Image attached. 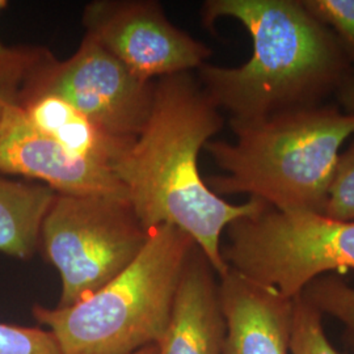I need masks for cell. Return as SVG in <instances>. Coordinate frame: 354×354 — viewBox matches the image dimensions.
Here are the masks:
<instances>
[{
    "label": "cell",
    "mask_w": 354,
    "mask_h": 354,
    "mask_svg": "<svg viewBox=\"0 0 354 354\" xmlns=\"http://www.w3.org/2000/svg\"><path fill=\"white\" fill-rule=\"evenodd\" d=\"M225 125L223 115L192 73L155 80L153 102L140 137L113 165L142 226L180 228L203 251L218 279L228 272L221 238L234 221L266 203L225 201L203 180L198 156Z\"/></svg>",
    "instance_id": "obj_1"
},
{
    "label": "cell",
    "mask_w": 354,
    "mask_h": 354,
    "mask_svg": "<svg viewBox=\"0 0 354 354\" xmlns=\"http://www.w3.org/2000/svg\"><path fill=\"white\" fill-rule=\"evenodd\" d=\"M205 28L235 19L252 38L251 58L238 67L205 64L198 82L230 122L322 105L352 75V62L333 32L302 0H207Z\"/></svg>",
    "instance_id": "obj_2"
},
{
    "label": "cell",
    "mask_w": 354,
    "mask_h": 354,
    "mask_svg": "<svg viewBox=\"0 0 354 354\" xmlns=\"http://www.w3.org/2000/svg\"><path fill=\"white\" fill-rule=\"evenodd\" d=\"M230 127L235 142L205 146L225 172L206 180L216 196L245 193L281 212L323 214L354 113L322 104Z\"/></svg>",
    "instance_id": "obj_3"
},
{
    "label": "cell",
    "mask_w": 354,
    "mask_h": 354,
    "mask_svg": "<svg viewBox=\"0 0 354 354\" xmlns=\"http://www.w3.org/2000/svg\"><path fill=\"white\" fill-rule=\"evenodd\" d=\"M194 245L175 226L152 228L138 257L100 290L64 308L36 304L32 314L62 354H133L156 345Z\"/></svg>",
    "instance_id": "obj_4"
},
{
    "label": "cell",
    "mask_w": 354,
    "mask_h": 354,
    "mask_svg": "<svg viewBox=\"0 0 354 354\" xmlns=\"http://www.w3.org/2000/svg\"><path fill=\"white\" fill-rule=\"evenodd\" d=\"M226 234L228 268L291 299L328 272L354 270V222L266 205L230 223Z\"/></svg>",
    "instance_id": "obj_5"
},
{
    "label": "cell",
    "mask_w": 354,
    "mask_h": 354,
    "mask_svg": "<svg viewBox=\"0 0 354 354\" xmlns=\"http://www.w3.org/2000/svg\"><path fill=\"white\" fill-rule=\"evenodd\" d=\"M149 231L127 198L57 194L39 245L62 279L58 308L79 304L121 274L145 248Z\"/></svg>",
    "instance_id": "obj_6"
},
{
    "label": "cell",
    "mask_w": 354,
    "mask_h": 354,
    "mask_svg": "<svg viewBox=\"0 0 354 354\" xmlns=\"http://www.w3.org/2000/svg\"><path fill=\"white\" fill-rule=\"evenodd\" d=\"M153 91L155 80L134 75L86 35L68 59L58 61L51 53L28 77L19 97L33 93L58 96L109 138L131 147L151 113Z\"/></svg>",
    "instance_id": "obj_7"
},
{
    "label": "cell",
    "mask_w": 354,
    "mask_h": 354,
    "mask_svg": "<svg viewBox=\"0 0 354 354\" xmlns=\"http://www.w3.org/2000/svg\"><path fill=\"white\" fill-rule=\"evenodd\" d=\"M82 21L87 36L146 82L198 70L212 55L205 44L169 21L158 1H91Z\"/></svg>",
    "instance_id": "obj_8"
},
{
    "label": "cell",
    "mask_w": 354,
    "mask_h": 354,
    "mask_svg": "<svg viewBox=\"0 0 354 354\" xmlns=\"http://www.w3.org/2000/svg\"><path fill=\"white\" fill-rule=\"evenodd\" d=\"M0 174L38 180L58 194L127 198L112 169L67 151L10 104L0 124Z\"/></svg>",
    "instance_id": "obj_9"
},
{
    "label": "cell",
    "mask_w": 354,
    "mask_h": 354,
    "mask_svg": "<svg viewBox=\"0 0 354 354\" xmlns=\"http://www.w3.org/2000/svg\"><path fill=\"white\" fill-rule=\"evenodd\" d=\"M226 322L223 354H289L294 299L228 269L218 281Z\"/></svg>",
    "instance_id": "obj_10"
},
{
    "label": "cell",
    "mask_w": 354,
    "mask_h": 354,
    "mask_svg": "<svg viewBox=\"0 0 354 354\" xmlns=\"http://www.w3.org/2000/svg\"><path fill=\"white\" fill-rule=\"evenodd\" d=\"M215 272L194 245L177 286L159 354H223L226 322Z\"/></svg>",
    "instance_id": "obj_11"
},
{
    "label": "cell",
    "mask_w": 354,
    "mask_h": 354,
    "mask_svg": "<svg viewBox=\"0 0 354 354\" xmlns=\"http://www.w3.org/2000/svg\"><path fill=\"white\" fill-rule=\"evenodd\" d=\"M16 106L39 131L73 155L92 163L112 169V165L130 149L109 138L84 114L58 96L49 93L23 95Z\"/></svg>",
    "instance_id": "obj_12"
},
{
    "label": "cell",
    "mask_w": 354,
    "mask_h": 354,
    "mask_svg": "<svg viewBox=\"0 0 354 354\" xmlns=\"http://www.w3.org/2000/svg\"><path fill=\"white\" fill-rule=\"evenodd\" d=\"M57 194L45 184L0 176V252L20 260L35 254L42 222Z\"/></svg>",
    "instance_id": "obj_13"
},
{
    "label": "cell",
    "mask_w": 354,
    "mask_h": 354,
    "mask_svg": "<svg viewBox=\"0 0 354 354\" xmlns=\"http://www.w3.org/2000/svg\"><path fill=\"white\" fill-rule=\"evenodd\" d=\"M301 297L322 315L339 320L344 337L354 348V288L335 276H322L306 286Z\"/></svg>",
    "instance_id": "obj_14"
},
{
    "label": "cell",
    "mask_w": 354,
    "mask_h": 354,
    "mask_svg": "<svg viewBox=\"0 0 354 354\" xmlns=\"http://www.w3.org/2000/svg\"><path fill=\"white\" fill-rule=\"evenodd\" d=\"M7 4L0 0V11ZM50 54L44 46H7L0 42V100L16 105L28 77Z\"/></svg>",
    "instance_id": "obj_15"
},
{
    "label": "cell",
    "mask_w": 354,
    "mask_h": 354,
    "mask_svg": "<svg viewBox=\"0 0 354 354\" xmlns=\"http://www.w3.org/2000/svg\"><path fill=\"white\" fill-rule=\"evenodd\" d=\"M291 354H342L328 340L323 315L299 295L294 299Z\"/></svg>",
    "instance_id": "obj_16"
},
{
    "label": "cell",
    "mask_w": 354,
    "mask_h": 354,
    "mask_svg": "<svg viewBox=\"0 0 354 354\" xmlns=\"http://www.w3.org/2000/svg\"><path fill=\"white\" fill-rule=\"evenodd\" d=\"M323 215L354 222V140L339 156Z\"/></svg>",
    "instance_id": "obj_17"
},
{
    "label": "cell",
    "mask_w": 354,
    "mask_h": 354,
    "mask_svg": "<svg viewBox=\"0 0 354 354\" xmlns=\"http://www.w3.org/2000/svg\"><path fill=\"white\" fill-rule=\"evenodd\" d=\"M322 24L339 39L351 62H354V0H302Z\"/></svg>",
    "instance_id": "obj_18"
},
{
    "label": "cell",
    "mask_w": 354,
    "mask_h": 354,
    "mask_svg": "<svg viewBox=\"0 0 354 354\" xmlns=\"http://www.w3.org/2000/svg\"><path fill=\"white\" fill-rule=\"evenodd\" d=\"M0 354H62L49 329L0 323Z\"/></svg>",
    "instance_id": "obj_19"
},
{
    "label": "cell",
    "mask_w": 354,
    "mask_h": 354,
    "mask_svg": "<svg viewBox=\"0 0 354 354\" xmlns=\"http://www.w3.org/2000/svg\"><path fill=\"white\" fill-rule=\"evenodd\" d=\"M337 97L345 106L346 112L354 113V71L352 75L346 79L340 91L337 92Z\"/></svg>",
    "instance_id": "obj_20"
},
{
    "label": "cell",
    "mask_w": 354,
    "mask_h": 354,
    "mask_svg": "<svg viewBox=\"0 0 354 354\" xmlns=\"http://www.w3.org/2000/svg\"><path fill=\"white\" fill-rule=\"evenodd\" d=\"M133 354H159V352H158V345L146 346V348H143V349H140L138 352Z\"/></svg>",
    "instance_id": "obj_21"
},
{
    "label": "cell",
    "mask_w": 354,
    "mask_h": 354,
    "mask_svg": "<svg viewBox=\"0 0 354 354\" xmlns=\"http://www.w3.org/2000/svg\"><path fill=\"white\" fill-rule=\"evenodd\" d=\"M7 102H3V100H0V124H1V120H3V115H4V112H6V108H7Z\"/></svg>",
    "instance_id": "obj_22"
}]
</instances>
